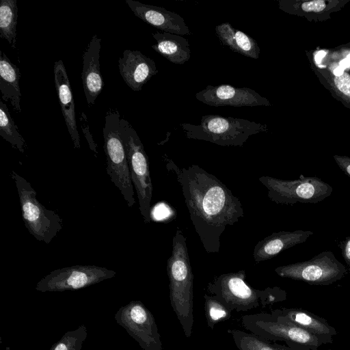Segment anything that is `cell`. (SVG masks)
Here are the masks:
<instances>
[{"label":"cell","mask_w":350,"mask_h":350,"mask_svg":"<svg viewBox=\"0 0 350 350\" xmlns=\"http://www.w3.org/2000/svg\"><path fill=\"white\" fill-rule=\"evenodd\" d=\"M166 167L172 170L181 187L190 219L204 249L218 253L220 237L226 227L243 217L239 198L216 176L197 165L180 168L165 157Z\"/></svg>","instance_id":"cell-1"},{"label":"cell","mask_w":350,"mask_h":350,"mask_svg":"<svg viewBox=\"0 0 350 350\" xmlns=\"http://www.w3.org/2000/svg\"><path fill=\"white\" fill-rule=\"evenodd\" d=\"M170 281V299L173 311L187 338L192 333L193 317V273L186 244L179 228L172 239V254L167 261Z\"/></svg>","instance_id":"cell-2"},{"label":"cell","mask_w":350,"mask_h":350,"mask_svg":"<svg viewBox=\"0 0 350 350\" xmlns=\"http://www.w3.org/2000/svg\"><path fill=\"white\" fill-rule=\"evenodd\" d=\"M180 126L189 139L221 146L242 147L252 135L267 131L265 124L220 115H205L198 125L183 123Z\"/></svg>","instance_id":"cell-3"},{"label":"cell","mask_w":350,"mask_h":350,"mask_svg":"<svg viewBox=\"0 0 350 350\" xmlns=\"http://www.w3.org/2000/svg\"><path fill=\"white\" fill-rule=\"evenodd\" d=\"M245 271L223 273L208 282L206 289L231 311L247 312L277 301L275 288L259 290L245 282Z\"/></svg>","instance_id":"cell-4"},{"label":"cell","mask_w":350,"mask_h":350,"mask_svg":"<svg viewBox=\"0 0 350 350\" xmlns=\"http://www.w3.org/2000/svg\"><path fill=\"white\" fill-rule=\"evenodd\" d=\"M120 119L116 109H109L107 111L103 128L106 170L127 206L132 207L135 202V193L125 148L120 133Z\"/></svg>","instance_id":"cell-5"},{"label":"cell","mask_w":350,"mask_h":350,"mask_svg":"<svg viewBox=\"0 0 350 350\" xmlns=\"http://www.w3.org/2000/svg\"><path fill=\"white\" fill-rule=\"evenodd\" d=\"M120 127L131 180L137 193L139 211L144 221L149 224L151 221L150 202L153 188L148 157L142 141L131 124L127 120L121 118Z\"/></svg>","instance_id":"cell-6"},{"label":"cell","mask_w":350,"mask_h":350,"mask_svg":"<svg viewBox=\"0 0 350 350\" xmlns=\"http://www.w3.org/2000/svg\"><path fill=\"white\" fill-rule=\"evenodd\" d=\"M10 175L16 186L25 228L36 240L50 243L62 229V217L40 202L36 191L24 177L14 170Z\"/></svg>","instance_id":"cell-7"},{"label":"cell","mask_w":350,"mask_h":350,"mask_svg":"<svg viewBox=\"0 0 350 350\" xmlns=\"http://www.w3.org/2000/svg\"><path fill=\"white\" fill-rule=\"evenodd\" d=\"M258 180L267 188L269 199L282 204L317 202L329 196L332 191L328 184L315 178L284 180L262 176Z\"/></svg>","instance_id":"cell-8"},{"label":"cell","mask_w":350,"mask_h":350,"mask_svg":"<svg viewBox=\"0 0 350 350\" xmlns=\"http://www.w3.org/2000/svg\"><path fill=\"white\" fill-rule=\"evenodd\" d=\"M116 272L96 265H73L56 269L37 284L39 291L78 289L113 278Z\"/></svg>","instance_id":"cell-9"},{"label":"cell","mask_w":350,"mask_h":350,"mask_svg":"<svg viewBox=\"0 0 350 350\" xmlns=\"http://www.w3.org/2000/svg\"><path fill=\"white\" fill-rule=\"evenodd\" d=\"M275 273L282 278L321 284L340 278L344 266L329 252H324L311 260L277 267Z\"/></svg>","instance_id":"cell-10"},{"label":"cell","mask_w":350,"mask_h":350,"mask_svg":"<svg viewBox=\"0 0 350 350\" xmlns=\"http://www.w3.org/2000/svg\"><path fill=\"white\" fill-rule=\"evenodd\" d=\"M196 98L213 107L269 106V100L250 88H237L228 84L207 85L197 92Z\"/></svg>","instance_id":"cell-11"},{"label":"cell","mask_w":350,"mask_h":350,"mask_svg":"<svg viewBox=\"0 0 350 350\" xmlns=\"http://www.w3.org/2000/svg\"><path fill=\"white\" fill-rule=\"evenodd\" d=\"M126 3L137 17L163 32L191 35L184 18L174 12L133 0H126Z\"/></svg>","instance_id":"cell-12"},{"label":"cell","mask_w":350,"mask_h":350,"mask_svg":"<svg viewBox=\"0 0 350 350\" xmlns=\"http://www.w3.org/2000/svg\"><path fill=\"white\" fill-rule=\"evenodd\" d=\"M118 63L122 79L135 92L140 91L143 85L159 72L154 61L139 51L124 50Z\"/></svg>","instance_id":"cell-13"},{"label":"cell","mask_w":350,"mask_h":350,"mask_svg":"<svg viewBox=\"0 0 350 350\" xmlns=\"http://www.w3.org/2000/svg\"><path fill=\"white\" fill-rule=\"evenodd\" d=\"M101 39L94 35L83 55L81 79L88 105L90 107L103 89L104 82L100 70Z\"/></svg>","instance_id":"cell-14"},{"label":"cell","mask_w":350,"mask_h":350,"mask_svg":"<svg viewBox=\"0 0 350 350\" xmlns=\"http://www.w3.org/2000/svg\"><path fill=\"white\" fill-rule=\"evenodd\" d=\"M55 85L66 125L75 148H80V137L77 129L75 101L70 81L62 59L53 66Z\"/></svg>","instance_id":"cell-15"},{"label":"cell","mask_w":350,"mask_h":350,"mask_svg":"<svg viewBox=\"0 0 350 350\" xmlns=\"http://www.w3.org/2000/svg\"><path fill=\"white\" fill-rule=\"evenodd\" d=\"M312 232L296 230L273 232L259 241L254 248L253 258L256 262L269 260L283 250L304 242Z\"/></svg>","instance_id":"cell-16"},{"label":"cell","mask_w":350,"mask_h":350,"mask_svg":"<svg viewBox=\"0 0 350 350\" xmlns=\"http://www.w3.org/2000/svg\"><path fill=\"white\" fill-rule=\"evenodd\" d=\"M215 31L221 43L232 51L252 59L259 58L260 50L256 40L235 29L229 22L216 25Z\"/></svg>","instance_id":"cell-17"},{"label":"cell","mask_w":350,"mask_h":350,"mask_svg":"<svg viewBox=\"0 0 350 350\" xmlns=\"http://www.w3.org/2000/svg\"><path fill=\"white\" fill-rule=\"evenodd\" d=\"M157 44L151 47L170 62L183 65L191 57L189 42L182 36L168 32L152 33Z\"/></svg>","instance_id":"cell-18"},{"label":"cell","mask_w":350,"mask_h":350,"mask_svg":"<svg viewBox=\"0 0 350 350\" xmlns=\"http://www.w3.org/2000/svg\"><path fill=\"white\" fill-rule=\"evenodd\" d=\"M139 341L146 350H162L160 334L152 314L142 304H136L130 310Z\"/></svg>","instance_id":"cell-19"},{"label":"cell","mask_w":350,"mask_h":350,"mask_svg":"<svg viewBox=\"0 0 350 350\" xmlns=\"http://www.w3.org/2000/svg\"><path fill=\"white\" fill-rule=\"evenodd\" d=\"M20 78L19 68L9 59L5 53L1 51L0 55V90L1 98L10 100L14 111L21 112V93L18 84Z\"/></svg>","instance_id":"cell-20"},{"label":"cell","mask_w":350,"mask_h":350,"mask_svg":"<svg viewBox=\"0 0 350 350\" xmlns=\"http://www.w3.org/2000/svg\"><path fill=\"white\" fill-rule=\"evenodd\" d=\"M18 7L16 0L0 2V37L8 41L13 49H16V25Z\"/></svg>","instance_id":"cell-21"},{"label":"cell","mask_w":350,"mask_h":350,"mask_svg":"<svg viewBox=\"0 0 350 350\" xmlns=\"http://www.w3.org/2000/svg\"><path fill=\"white\" fill-rule=\"evenodd\" d=\"M271 313L288 323L302 327L312 333L321 334L329 332V329L325 324L303 311L284 309L274 310Z\"/></svg>","instance_id":"cell-22"},{"label":"cell","mask_w":350,"mask_h":350,"mask_svg":"<svg viewBox=\"0 0 350 350\" xmlns=\"http://www.w3.org/2000/svg\"><path fill=\"white\" fill-rule=\"evenodd\" d=\"M0 135L8 142L13 148L24 153L26 148L25 141L19 133L7 105L0 100Z\"/></svg>","instance_id":"cell-23"},{"label":"cell","mask_w":350,"mask_h":350,"mask_svg":"<svg viewBox=\"0 0 350 350\" xmlns=\"http://www.w3.org/2000/svg\"><path fill=\"white\" fill-rule=\"evenodd\" d=\"M239 350H285L282 347L272 344L254 334L240 329H228Z\"/></svg>","instance_id":"cell-24"},{"label":"cell","mask_w":350,"mask_h":350,"mask_svg":"<svg viewBox=\"0 0 350 350\" xmlns=\"http://www.w3.org/2000/svg\"><path fill=\"white\" fill-rule=\"evenodd\" d=\"M204 299L206 320L210 329H213L216 324L230 318L232 311L217 297L204 294Z\"/></svg>","instance_id":"cell-25"},{"label":"cell","mask_w":350,"mask_h":350,"mask_svg":"<svg viewBox=\"0 0 350 350\" xmlns=\"http://www.w3.org/2000/svg\"><path fill=\"white\" fill-rule=\"evenodd\" d=\"M80 122L81 125V129L83 130V133L86 140L88 142L89 147L92 151L94 153L95 157H97L98 151H97V145L94 142L92 135L90 132L89 125L88 123L87 116L84 112H82L80 116Z\"/></svg>","instance_id":"cell-26"},{"label":"cell","mask_w":350,"mask_h":350,"mask_svg":"<svg viewBox=\"0 0 350 350\" xmlns=\"http://www.w3.org/2000/svg\"><path fill=\"white\" fill-rule=\"evenodd\" d=\"M334 83L338 89L344 94L350 96V75L344 72L339 77H336Z\"/></svg>","instance_id":"cell-27"},{"label":"cell","mask_w":350,"mask_h":350,"mask_svg":"<svg viewBox=\"0 0 350 350\" xmlns=\"http://www.w3.org/2000/svg\"><path fill=\"white\" fill-rule=\"evenodd\" d=\"M325 2L323 0H315L304 2L301 4V9L305 12H319L325 8Z\"/></svg>","instance_id":"cell-28"},{"label":"cell","mask_w":350,"mask_h":350,"mask_svg":"<svg viewBox=\"0 0 350 350\" xmlns=\"http://www.w3.org/2000/svg\"><path fill=\"white\" fill-rule=\"evenodd\" d=\"M336 160L342 170L350 176V159L338 157L336 158Z\"/></svg>","instance_id":"cell-29"},{"label":"cell","mask_w":350,"mask_h":350,"mask_svg":"<svg viewBox=\"0 0 350 350\" xmlns=\"http://www.w3.org/2000/svg\"><path fill=\"white\" fill-rule=\"evenodd\" d=\"M343 257L346 262L350 265V237H348L344 243Z\"/></svg>","instance_id":"cell-30"},{"label":"cell","mask_w":350,"mask_h":350,"mask_svg":"<svg viewBox=\"0 0 350 350\" xmlns=\"http://www.w3.org/2000/svg\"><path fill=\"white\" fill-rule=\"evenodd\" d=\"M350 66V53L345 59H343L340 62V66L343 69L348 68Z\"/></svg>","instance_id":"cell-31"},{"label":"cell","mask_w":350,"mask_h":350,"mask_svg":"<svg viewBox=\"0 0 350 350\" xmlns=\"http://www.w3.org/2000/svg\"><path fill=\"white\" fill-rule=\"evenodd\" d=\"M326 52L324 51H319L314 57L315 61L317 64H319L321 59L325 56Z\"/></svg>","instance_id":"cell-32"},{"label":"cell","mask_w":350,"mask_h":350,"mask_svg":"<svg viewBox=\"0 0 350 350\" xmlns=\"http://www.w3.org/2000/svg\"><path fill=\"white\" fill-rule=\"evenodd\" d=\"M343 71L344 69L339 66L334 70V74L336 77H339L344 73Z\"/></svg>","instance_id":"cell-33"},{"label":"cell","mask_w":350,"mask_h":350,"mask_svg":"<svg viewBox=\"0 0 350 350\" xmlns=\"http://www.w3.org/2000/svg\"><path fill=\"white\" fill-rule=\"evenodd\" d=\"M55 350H68L66 346L64 343L59 344Z\"/></svg>","instance_id":"cell-34"}]
</instances>
